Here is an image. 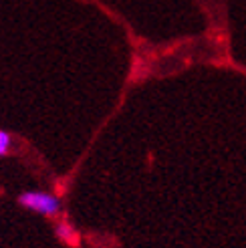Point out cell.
<instances>
[{"instance_id":"6da1fadb","label":"cell","mask_w":246,"mask_h":248,"mask_svg":"<svg viewBox=\"0 0 246 248\" xmlns=\"http://www.w3.org/2000/svg\"><path fill=\"white\" fill-rule=\"evenodd\" d=\"M18 202L24 206L32 210V212H39L43 216H55L59 212V200L53 196V194H45V192H24Z\"/></svg>"},{"instance_id":"7a4b0ae2","label":"cell","mask_w":246,"mask_h":248,"mask_svg":"<svg viewBox=\"0 0 246 248\" xmlns=\"http://www.w3.org/2000/svg\"><path fill=\"white\" fill-rule=\"evenodd\" d=\"M10 147V135L6 131H0V155H4Z\"/></svg>"},{"instance_id":"3957f363","label":"cell","mask_w":246,"mask_h":248,"mask_svg":"<svg viewBox=\"0 0 246 248\" xmlns=\"http://www.w3.org/2000/svg\"><path fill=\"white\" fill-rule=\"evenodd\" d=\"M57 236H59V238H63V240H71L73 230H71L67 224H59V226H57Z\"/></svg>"}]
</instances>
